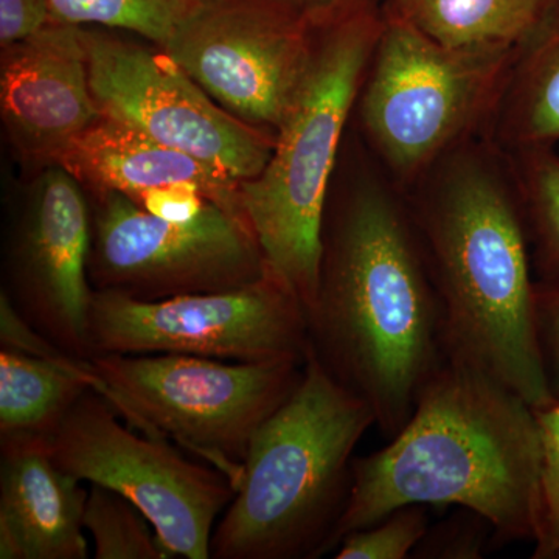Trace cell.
Returning <instances> with one entry per match:
<instances>
[{
	"instance_id": "4",
	"label": "cell",
	"mask_w": 559,
	"mask_h": 559,
	"mask_svg": "<svg viewBox=\"0 0 559 559\" xmlns=\"http://www.w3.org/2000/svg\"><path fill=\"white\" fill-rule=\"evenodd\" d=\"M384 27L377 0L319 3L310 64L270 162L241 183V205L267 271L310 310L322 230L345 128Z\"/></svg>"
},
{
	"instance_id": "10",
	"label": "cell",
	"mask_w": 559,
	"mask_h": 559,
	"mask_svg": "<svg viewBox=\"0 0 559 559\" xmlns=\"http://www.w3.org/2000/svg\"><path fill=\"white\" fill-rule=\"evenodd\" d=\"M90 280L153 301L240 288L263 277L266 263L249 224L210 202L198 218L171 223L117 191L95 194Z\"/></svg>"
},
{
	"instance_id": "26",
	"label": "cell",
	"mask_w": 559,
	"mask_h": 559,
	"mask_svg": "<svg viewBox=\"0 0 559 559\" xmlns=\"http://www.w3.org/2000/svg\"><path fill=\"white\" fill-rule=\"evenodd\" d=\"M536 331L540 358L555 399H559V282H536Z\"/></svg>"
},
{
	"instance_id": "21",
	"label": "cell",
	"mask_w": 559,
	"mask_h": 559,
	"mask_svg": "<svg viewBox=\"0 0 559 559\" xmlns=\"http://www.w3.org/2000/svg\"><path fill=\"white\" fill-rule=\"evenodd\" d=\"M57 21L134 33L159 49L205 0H50Z\"/></svg>"
},
{
	"instance_id": "3",
	"label": "cell",
	"mask_w": 559,
	"mask_h": 559,
	"mask_svg": "<svg viewBox=\"0 0 559 559\" xmlns=\"http://www.w3.org/2000/svg\"><path fill=\"white\" fill-rule=\"evenodd\" d=\"M543 457L535 407L488 371L448 355L388 447L353 460L331 551L349 533L412 503L471 510L500 543H533Z\"/></svg>"
},
{
	"instance_id": "20",
	"label": "cell",
	"mask_w": 559,
	"mask_h": 559,
	"mask_svg": "<svg viewBox=\"0 0 559 559\" xmlns=\"http://www.w3.org/2000/svg\"><path fill=\"white\" fill-rule=\"evenodd\" d=\"M507 156L521 190L536 282H559V156L555 148Z\"/></svg>"
},
{
	"instance_id": "14",
	"label": "cell",
	"mask_w": 559,
	"mask_h": 559,
	"mask_svg": "<svg viewBox=\"0 0 559 559\" xmlns=\"http://www.w3.org/2000/svg\"><path fill=\"white\" fill-rule=\"evenodd\" d=\"M0 112L22 156L49 167L102 119L81 25L55 21L2 47Z\"/></svg>"
},
{
	"instance_id": "18",
	"label": "cell",
	"mask_w": 559,
	"mask_h": 559,
	"mask_svg": "<svg viewBox=\"0 0 559 559\" xmlns=\"http://www.w3.org/2000/svg\"><path fill=\"white\" fill-rule=\"evenodd\" d=\"M484 138L507 154L559 142V7L522 47Z\"/></svg>"
},
{
	"instance_id": "28",
	"label": "cell",
	"mask_w": 559,
	"mask_h": 559,
	"mask_svg": "<svg viewBox=\"0 0 559 559\" xmlns=\"http://www.w3.org/2000/svg\"><path fill=\"white\" fill-rule=\"evenodd\" d=\"M134 202L151 215L171 223H189L210 204L200 189L187 183L146 191Z\"/></svg>"
},
{
	"instance_id": "24",
	"label": "cell",
	"mask_w": 559,
	"mask_h": 559,
	"mask_svg": "<svg viewBox=\"0 0 559 559\" xmlns=\"http://www.w3.org/2000/svg\"><path fill=\"white\" fill-rule=\"evenodd\" d=\"M538 412L543 432V473L538 530L532 559H559V399Z\"/></svg>"
},
{
	"instance_id": "29",
	"label": "cell",
	"mask_w": 559,
	"mask_h": 559,
	"mask_svg": "<svg viewBox=\"0 0 559 559\" xmlns=\"http://www.w3.org/2000/svg\"><path fill=\"white\" fill-rule=\"evenodd\" d=\"M296 2L305 3V5H319V3L333 2V0H296Z\"/></svg>"
},
{
	"instance_id": "5",
	"label": "cell",
	"mask_w": 559,
	"mask_h": 559,
	"mask_svg": "<svg viewBox=\"0 0 559 559\" xmlns=\"http://www.w3.org/2000/svg\"><path fill=\"white\" fill-rule=\"evenodd\" d=\"M371 426L369 404L333 380L308 348L299 385L253 436L210 558L331 554L352 488L353 452Z\"/></svg>"
},
{
	"instance_id": "12",
	"label": "cell",
	"mask_w": 559,
	"mask_h": 559,
	"mask_svg": "<svg viewBox=\"0 0 559 559\" xmlns=\"http://www.w3.org/2000/svg\"><path fill=\"white\" fill-rule=\"evenodd\" d=\"M102 117L207 162L235 179L257 178L277 135L231 116L164 49L154 51L81 25Z\"/></svg>"
},
{
	"instance_id": "15",
	"label": "cell",
	"mask_w": 559,
	"mask_h": 559,
	"mask_svg": "<svg viewBox=\"0 0 559 559\" xmlns=\"http://www.w3.org/2000/svg\"><path fill=\"white\" fill-rule=\"evenodd\" d=\"M90 489L51 457L43 437L0 439V559H86Z\"/></svg>"
},
{
	"instance_id": "7",
	"label": "cell",
	"mask_w": 559,
	"mask_h": 559,
	"mask_svg": "<svg viewBox=\"0 0 559 559\" xmlns=\"http://www.w3.org/2000/svg\"><path fill=\"white\" fill-rule=\"evenodd\" d=\"M98 393L120 417L156 439L175 440L221 471L237 491L253 436L304 374L296 360L235 362L190 355H97Z\"/></svg>"
},
{
	"instance_id": "25",
	"label": "cell",
	"mask_w": 559,
	"mask_h": 559,
	"mask_svg": "<svg viewBox=\"0 0 559 559\" xmlns=\"http://www.w3.org/2000/svg\"><path fill=\"white\" fill-rule=\"evenodd\" d=\"M488 532L492 528L485 518L462 509L451 520L432 528L429 525L412 558L479 559Z\"/></svg>"
},
{
	"instance_id": "16",
	"label": "cell",
	"mask_w": 559,
	"mask_h": 559,
	"mask_svg": "<svg viewBox=\"0 0 559 559\" xmlns=\"http://www.w3.org/2000/svg\"><path fill=\"white\" fill-rule=\"evenodd\" d=\"M55 165L94 194L117 191L132 201L146 191L187 183L248 223L241 205V180L106 117L68 146Z\"/></svg>"
},
{
	"instance_id": "23",
	"label": "cell",
	"mask_w": 559,
	"mask_h": 559,
	"mask_svg": "<svg viewBox=\"0 0 559 559\" xmlns=\"http://www.w3.org/2000/svg\"><path fill=\"white\" fill-rule=\"evenodd\" d=\"M428 506L400 507L370 527L345 536L336 559H406L429 528Z\"/></svg>"
},
{
	"instance_id": "22",
	"label": "cell",
	"mask_w": 559,
	"mask_h": 559,
	"mask_svg": "<svg viewBox=\"0 0 559 559\" xmlns=\"http://www.w3.org/2000/svg\"><path fill=\"white\" fill-rule=\"evenodd\" d=\"M83 524L94 539L95 559L173 558L145 513L102 485L91 484Z\"/></svg>"
},
{
	"instance_id": "19",
	"label": "cell",
	"mask_w": 559,
	"mask_h": 559,
	"mask_svg": "<svg viewBox=\"0 0 559 559\" xmlns=\"http://www.w3.org/2000/svg\"><path fill=\"white\" fill-rule=\"evenodd\" d=\"M412 25L451 49H521L559 0H388Z\"/></svg>"
},
{
	"instance_id": "1",
	"label": "cell",
	"mask_w": 559,
	"mask_h": 559,
	"mask_svg": "<svg viewBox=\"0 0 559 559\" xmlns=\"http://www.w3.org/2000/svg\"><path fill=\"white\" fill-rule=\"evenodd\" d=\"M310 352L369 404L393 439L447 359L443 311L406 198L362 156L329 198L318 293L307 312Z\"/></svg>"
},
{
	"instance_id": "27",
	"label": "cell",
	"mask_w": 559,
	"mask_h": 559,
	"mask_svg": "<svg viewBox=\"0 0 559 559\" xmlns=\"http://www.w3.org/2000/svg\"><path fill=\"white\" fill-rule=\"evenodd\" d=\"M55 21L50 0H0V46L31 38Z\"/></svg>"
},
{
	"instance_id": "13",
	"label": "cell",
	"mask_w": 559,
	"mask_h": 559,
	"mask_svg": "<svg viewBox=\"0 0 559 559\" xmlns=\"http://www.w3.org/2000/svg\"><path fill=\"white\" fill-rule=\"evenodd\" d=\"M92 212L79 180L49 167L14 226L10 283L2 289L33 330L62 352L91 359Z\"/></svg>"
},
{
	"instance_id": "8",
	"label": "cell",
	"mask_w": 559,
	"mask_h": 559,
	"mask_svg": "<svg viewBox=\"0 0 559 559\" xmlns=\"http://www.w3.org/2000/svg\"><path fill=\"white\" fill-rule=\"evenodd\" d=\"M95 390L84 393L49 437L51 457L81 481L119 492L145 513L173 558L209 559L216 520L235 496L213 466L191 462L167 439L119 421Z\"/></svg>"
},
{
	"instance_id": "2",
	"label": "cell",
	"mask_w": 559,
	"mask_h": 559,
	"mask_svg": "<svg viewBox=\"0 0 559 559\" xmlns=\"http://www.w3.org/2000/svg\"><path fill=\"white\" fill-rule=\"evenodd\" d=\"M403 194L443 311L448 355L488 371L536 411L551 406L510 157L485 138L469 140Z\"/></svg>"
},
{
	"instance_id": "11",
	"label": "cell",
	"mask_w": 559,
	"mask_h": 559,
	"mask_svg": "<svg viewBox=\"0 0 559 559\" xmlns=\"http://www.w3.org/2000/svg\"><path fill=\"white\" fill-rule=\"evenodd\" d=\"M316 7L205 0L164 50L221 108L277 135L310 64Z\"/></svg>"
},
{
	"instance_id": "9",
	"label": "cell",
	"mask_w": 559,
	"mask_h": 559,
	"mask_svg": "<svg viewBox=\"0 0 559 559\" xmlns=\"http://www.w3.org/2000/svg\"><path fill=\"white\" fill-rule=\"evenodd\" d=\"M307 311L270 271L240 288L138 300L94 290L91 358L97 355H190L235 362H305Z\"/></svg>"
},
{
	"instance_id": "6",
	"label": "cell",
	"mask_w": 559,
	"mask_h": 559,
	"mask_svg": "<svg viewBox=\"0 0 559 559\" xmlns=\"http://www.w3.org/2000/svg\"><path fill=\"white\" fill-rule=\"evenodd\" d=\"M521 49L441 46L385 3L355 110L366 153L401 193L484 138Z\"/></svg>"
},
{
	"instance_id": "17",
	"label": "cell",
	"mask_w": 559,
	"mask_h": 559,
	"mask_svg": "<svg viewBox=\"0 0 559 559\" xmlns=\"http://www.w3.org/2000/svg\"><path fill=\"white\" fill-rule=\"evenodd\" d=\"M46 341L31 353L0 349V439H47L84 393L102 388L91 359L76 358Z\"/></svg>"
}]
</instances>
